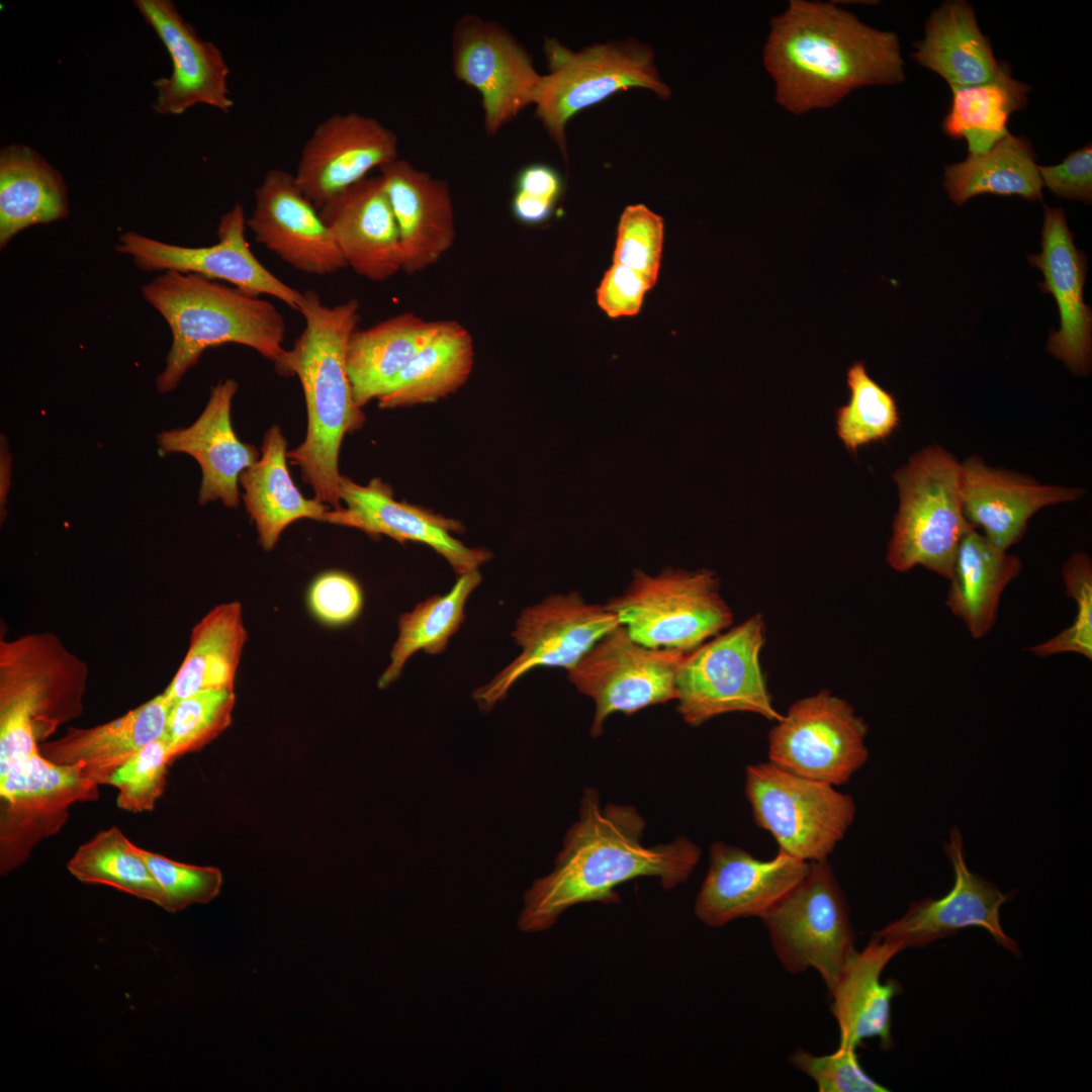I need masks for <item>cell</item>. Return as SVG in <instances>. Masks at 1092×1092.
<instances>
[{
	"instance_id": "23",
	"label": "cell",
	"mask_w": 1092,
	"mask_h": 1092,
	"mask_svg": "<svg viewBox=\"0 0 1092 1092\" xmlns=\"http://www.w3.org/2000/svg\"><path fill=\"white\" fill-rule=\"evenodd\" d=\"M1041 252L1028 256L1031 266L1043 275L1039 288L1051 293L1058 305L1061 326L1051 331L1046 350L1075 375L1091 369L1092 311L1083 297L1087 257L1079 250L1061 207L1044 206Z\"/></svg>"
},
{
	"instance_id": "18",
	"label": "cell",
	"mask_w": 1092,
	"mask_h": 1092,
	"mask_svg": "<svg viewBox=\"0 0 1092 1092\" xmlns=\"http://www.w3.org/2000/svg\"><path fill=\"white\" fill-rule=\"evenodd\" d=\"M339 495L346 507L328 510L322 522L370 536L385 535L400 543H423L443 556L459 576L478 570L492 556L486 549L467 547L451 534L462 531L459 521L396 500L390 485L378 477L361 485L342 475Z\"/></svg>"
},
{
	"instance_id": "14",
	"label": "cell",
	"mask_w": 1092,
	"mask_h": 1092,
	"mask_svg": "<svg viewBox=\"0 0 1092 1092\" xmlns=\"http://www.w3.org/2000/svg\"><path fill=\"white\" fill-rule=\"evenodd\" d=\"M619 625L605 605L588 604L577 592L552 595L525 608L512 632L520 654L488 682L475 689L473 700L480 711L489 712L530 670L561 667L567 671Z\"/></svg>"
},
{
	"instance_id": "30",
	"label": "cell",
	"mask_w": 1092,
	"mask_h": 1092,
	"mask_svg": "<svg viewBox=\"0 0 1092 1092\" xmlns=\"http://www.w3.org/2000/svg\"><path fill=\"white\" fill-rule=\"evenodd\" d=\"M914 48L911 57L943 78L949 88L993 81L1005 65L995 59L972 5L964 0L945 1L933 10L924 37Z\"/></svg>"
},
{
	"instance_id": "31",
	"label": "cell",
	"mask_w": 1092,
	"mask_h": 1092,
	"mask_svg": "<svg viewBox=\"0 0 1092 1092\" xmlns=\"http://www.w3.org/2000/svg\"><path fill=\"white\" fill-rule=\"evenodd\" d=\"M286 447L281 429L272 426L263 437L259 459L239 478L247 513L266 551L273 550L284 529L294 521H321L330 510L315 497H304L294 484L286 462Z\"/></svg>"
},
{
	"instance_id": "42",
	"label": "cell",
	"mask_w": 1092,
	"mask_h": 1092,
	"mask_svg": "<svg viewBox=\"0 0 1092 1092\" xmlns=\"http://www.w3.org/2000/svg\"><path fill=\"white\" fill-rule=\"evenodd\" d=\"M236 697L230 690H205L173 703L165 736L170 759L195 752L232 723Z\"/></svg>"
},
{
	"instance_id": "50",
	"label": "cell",
	"mask_w": 1092,
	"mask_h": 1092,
	"mask_svg": "<svg viewBox=\"0 0 1092 1092\" xmlns=\"http://www.w3.org/2000/svg\"><path fill=\"white\" fill-rule=\"evenodd\" d=\"M1042 187L1061 198L1092 201V147L1086 145L1054 166H1037Z\"/></svg>"
},
{
	"instance_id": "44",
	"label": "cell",
	"mask_w": 1092,
	"mask_h": 1092,
	"mask_svg": "<svg viewBox=\"0 0 1092 1092\" xmlns=\"http://www.w3.org/2000/svg\"><path fill=\"white\" fill-rule=\"evenodd\" d=\"M1067 594L1074 599L1077 613L1070 627L1055 637L1032 646L1040 657L1075 652L1092 658V563L1085 552L1074 553L1063 566Z\"/></svg>"
},
{
	"instance_id": "41",
	"label": "cell",
	"mask_w": 1092,
	"mask_h": 1092,
	"mask_svg": "<svg viewBox=\"0 0 1092 1092\" xmlns=\"http://www.w3.org/2000/svg\"><path fill=\"white\" fill-rule=\"evenodd\" d=\"M849 400L836 412L838 437L851 453L872 442L884 441L898 428L895 396L876 382L863 362H855L846 374Z\"/></svg>"
},
{
	"instance_id": "9",
	"label": "cell",
	"mask_w": 1092,
	"mask_h": 1092,
	"mask_svg": "<svg viewBox=\"0 0 1092 1092\" xmlns=\"http://www.w3.org/2000/svg\"><path fill=\"white\" fill-rule=\"evenodd\" d=\"M764 622L755 615L685 654L676 675V710L697 727L728 713L750 712L778 721L760 665Z\"/></svg>"
},
{
	"instance_id": "15",
	"label": "cell",
	"mask_w": 1092,
	"mask_h": 1092,
	"mask_svg": "<svg viewBox=\"0 0 1092 1092\" xmlns=\"http://www.w3.org/2000/svg\"><path fill=\"white\" fill-rule=\"evenodd\" d=\"M246 222L244 206L237 202L221 215L218 242L212 246H178L130 231L119 236L115 250L143 271L198 274L256 295L274 296L299 311L303 292L284 283L256 258L245 237Z\"/></svg>"
},
{
	"instance_id": "4",
	"label": "cell",
	"mask_w": 1092,
	"mask_h": 1092,
	"mask_svg": "<svg viewBox=\"0 0 1092 1092\" xmlns=\"http://www.w3.org/2000/svg\"><path fill=\"white\" fill-rule=\"evenodd\" d=\"M172 333L166 367L156 380L161 393L173 390L206 349L228 343L256 350L280 374L285 321L270 301L233 285L193 273L165 271L142 286Z\"/></svg>"
},
{
	"instance_id": "10",
	"label": "cell",
	"mask_w": 1092,
	"mask_h": 1092,
	"mask_svg": "<svg viewBox=\"0 0 1092 1092\" xmlns=\"http://www.w3.org/2000/svg\"><path fill=\"white\" fill-rule=\"evenodd\" d=\"M760 920L782 967L792 975L813 969L828 990L856 950L848 905L827 860L810 862L804 879Z\"/></svg>"
},
{
	"instance_id": "12",
	"label": "cell",
	"mask_w": 1092,
	"mask_h": 1092,
	"mask_svg": "<svg viewBox=\"0 0 1092 1092\" xmlns=\"http://www.w3.org/2000/svg\"><path fill=\"white\" fill-rule=\"evenodd\" d=\"M684 656L675 650L646 647L621 625L604 635L567 670L568 680L595 703L590 735L600 737L612 714L630 716L675 701Z\"/></svg>"
},
{
	"instance_id": "45",
	"label": "cell",
	"mask_w": 1092,
	"mask_h": 1092,
	"mask_svg": "<svg viewBox=\"0 0 1092 1092\" xmlns=\"http://www.w3.org/2000/svg\"><path fill=\"white\" fill-rule=\"evenodd\" d=\"M664 236L661 216L644 204L627 206L617 230L614 262L641 274L652 286L656 283Z\"/></svg>"
},
{
	"instance_id": "21",
	"label": "cell",
	"mask_w": 1092,
	"mask_h": 1092,
	"mask_svg": "<svg viewBox=\"0 0 1092 1092\" xmlns=\"http://www.w3.org/2000/svg\"><path fill=\"white\" fill-rule=\"evenodd\" d=\"M709 855V870L694 904L695 915L709 927L760 918L804 879L810 866L781 849L762 860L722 841L711 844Z\"/></svg>"
},
{
	"instance_id": "39",
	"label": "cell",
	"mask_w": 1092,
	"mask_h": 1092,
	"mask_svg": "<svg viewBox=\"0 0 1092 1092\" xmlns=\"http://www.w3.org/2000/svg\"><path fill=\"white\" fill-rule=\"evenodd\" d=\"M478 570L460 575L445 595H435L418 604L398 619V635L391 648L389 663L378 678L384 689L395 681L406 661L417 652L438 655L464 621L465 604L480 584Z\"/></svg>"
},
{
	"instance_id": "8",
	"label": "cell",
	"mask_w": 1092,
	"mask_h": 1092,
	"mask_svg": "<svg viewBox=\"0 0 1092 1092\" xmlns=\"http://www.w3.org/2000/svg\"><path fill=\"white\" fill-rule=\"evenodd\" d=\"M543 49L549 73L541 77L536 116L564 157L566 126L579 111L633 87L651 90L662 99L671 94L660 78L651 48L634 39L571 51L558 39L546 37Z\"/></svg>"
},
{
	"instance_id": "43",
	"label": "cell",
	"mask_w": 1092,
	"mask_h": 1092,
	"mask_svg": "<svg viewBox=\"0 0 1092 1092\" xmlns=\"http://www.w3.org/2000/svg\"><path fill=\"white\" fill-rule=\"evenodd\" d=\"M171 762L164 735L121 765L106 783L118 790V808L133 813L153 811L165 790L167 767Z\"/></svg>"
},
{
	"instance_id": "28",
	"label": "cell",
	"mask_w": 1092,
	"mask_h": 1092,
	"mask_svg": "<svg viewBox=\"0 0 1092 1092\" xmlns=\"http://www.w3.org/2000/svg\"><path fill=\"white\" fill-rule=\"evenodd\" d=\"M904 950L894 941L873 935L868 945L855 950L828 990L830 1010L839 1028V1044L856 1049L866 1038L877 1037L884 1050L893 1046L891 1003L901 993L898 981L882 982L889 962Z\"/></svg>"
},
{
	"instance_id": "25",
	"label": "cell",
	"mask_w": 1092,
	"mask_h": 1092,
	"mask_svg": "<svg viewBox=\"0 0 1092 1092\" xmlns=\"http://www.w3.org/2000/svg\"><path fill=\"white\" fill-rule=\"evenodd\" d=\"M237 390L234 379L220 381L212 387L205 408L190 427L157 435L161 452L186 453L200 465V505L219 499L229 508H237L240 475L260 457L257 448L240 441L233 429L231 408Z\"/></svg>"
},
{
	"instance_id": "33",
	"label": "cell",
	"mask_w": 1092,
	"mask_h": 1092,
	"mask_svg": "<svg viewBox=\"0 0 1092 1092\" xmlns=\"http://www.w3.org/2000/svg\"><path fill=\"white\" fill-rule=\"evenodd\" d=\"M1021 569L1017 556L994 547L976 528L962 539L945 604L974 638L992 629L1001 595Z\"/></svg>"
},
{
	"instance_id": "26",
	"label": "cell",
	"mask_w": 1092,
	"mask_h": 1092,
	"mask_svg": "<svg viewBox=\"0 0 1092 1092\" xmlns=\"http://www.w3.org/2000/svg\"><path fill=\"white\" fill-rule=\"evenodd\" d=\"M318 211L358 275L379 282L402 270L399 232L380 175L362 179Z\"/></svg>"
},
{
	"instance_id": "37",
	"label": "cell",
	"mask_w": 1092,
	"mask_h": 1092,
	"mask_svg": "<svg viewBox=\"0 0 1092 1092\" xmlns=\"http://www.w3.org/2000/svg\"><path fill=\"white\" fill-rule=\"evenodd\" d=\"M1035 158L1025 136L1008 133L987 152L969 154L964 161L945 166L942 185L959 206L980 194L1041 201L1042 183Z\"/></svg>"
},
{
	"instance_id": "24",
	"label": "cell",
	"mask_w": 1092,
	"mask_h": 1092,
	"mask_svg": "<svg viewBox=\"0 0 1092 1092\" xmlns=\"http://www.w3.org/2000/svg\"><path fill=\"white\" fill-rule=\"evenodd\" d=\"M962 464L961 495L966 519L985 538L1007 551L1023 536L1028 520L1041 508L1078 499L1084 490L1041 484L1031 477L987 465L978 456Z\"/></svg>"
},
{
	"instance_id": "46",
	"label": "cell",
	"mask_w": 1092,
	"mask_h": 1092,
	"mask_svg": "<svg viewBox=\"0 0 1092 1092\" xmlns=\"http://www.w3.org/2000/svg\"><path fill=\"white\" fill-rule=\"evenodd\" d=\"M136 849L165 894L166 911L175 913L192 904H205L219 894L222 874L217 868L186 864Z\"/></svg>"
},
{
	"instance_id": "36",
	"label": "cell",
	"mask_w": 1092,
	"mask_h": 1092,
	"mask_svg": "<svg viewBox=\"0 0 1092 1092\" xmlns=\"http://www.w3.org/2000/svg\"><path fill=\"white\" fill-rule=\"evenodd\" d=\"M473 361L468 331L454 321L436 322L429 340L378 398V405L394 408L436 401L466 382Z\"/></svg>"
},
{
	"instance_id": "51",
	"label": "cell",
	"mask_w": 1092,
	"mask_h": 1092,
	"mask_svg": "<svg viewBox=\"0 0 1092 1092\" xmlns=\"http://www.w3.org/2000/svg\"><path fill=\"white\" fill-rule=\"evenodd\" d=\"M560 174L546 164H531L523 168L516 179V192L556 204L562 192Z\"/></svg>"
},
{
	"instance_id": "27",
	"label": "cell",
	"mask_w": 1092,
	"mask_h": 1092,
	"mask_svg": "<svg viewBox=\"0 0 1092 1092\" xmlns=\"http://www.w3.org/2000/svg\"><path fill=\"white\" fill-rule=\"evenodd\" d=\"M379 170L399 232L402 270L420 272L436 263L454 242L448 185L400 159Z\"/></svg>"
},
{
	"instance_id": "3",
	"label": "cell",
	"mask_w": 1092,
	"mask_h": 1092,
	"mask_svg": "<svg viewBox=\"0 0 1092 1092\" xmlns=\"http://www.w3.org/2000/svg\"><path fill=\"white\" fill-rule=\"evenodd\" d=\"M299 312L305 326L280 374L296 375L301 383L307 432L287 458L299 466L317 500L340 509V447L343 438L365 422L346 366L348 343L360 320L359 302L352 298L329 306L315 291L305 290Z\"/></svg>"
},
{
	"instance_id": "47",
	"label": "cell",
	"mask_w": 1092,
	"mask_h": 1092,
	"mask_svg": "<svg viewBox=\"0 0 1092 1092\" xmlns=\"http://www.w3.org/2000/svg\"><path fill=\"white\" fill-rule=\"evenodd\" d=\"M855 1051L851 1046L838 1045L832 1054L816 1056L798 1049L790 1056L789 1063L810 1077L820 1092L888 1091L867 1075Z\"/></svg>"
},
{
	"instance_id": "29",
	"label": "cell",
	"mask_w": 1092,
	"mask_h": 1092,
	"mask_svg": "<svg viewBox=\"0 0 1092 1092\" xmlns=\"http://www.w3.org/2000/svg\"><path fill=\"white\" fill-rule=\"evenodd\" d=\"M162 693L126 714L90 727H70L58 739L39 744L43 757L59 765L80 764L99 785L152 741L163 737L172 707Z\"/></svg>"
},
{
	"instance_id": "6",
	"label": "cell",
	"mask_w": 1092,
	"mask_h": 1092,
	"mask_svg": "<svg viewBox=\"0 0 1092 1092\" xmlns=\"http://www.w3.org/2000/svg\"><path fill=\"white\" fill-rule=\"evenodd\" d=\"M899 510L887 560L897 571L921 565L949 579L962 539L973 529L961 495L962 464L938 445L916 452L896 470Z\"/></svg>"
},
{
	"instance_id": "40",
	"label": "cell",
	"mask_w": 1092,
	"mask_h": 1092,
	"mask_svg": "<svg viewBox=\"0 0 1092 1092\" xmlns=\"http://www.w3.org/2000/svg\"><path fill=\"white\" fill-rule=\"evenodd\" d=\"M67 868L82 883L113 887L166 908L165 894L146 860L117 827L81 845Z\"/></svg>"
},
{
	"instance_id": "13",
	"label": "cell",
	"mask_w": 1092,
	"mask_h": 1092,
	"mask_svg": "<svg viewBox=\"0 0 1092 1092\" xmlns=\"http://www.w3.org/2000/svg\"><path fill=\"white\" fill-rule=\"evenodd\" d=\"M868 727L845 700L823 690L795 702L768 734V758L795 775L846 784L868 761Z\"/></svg>"
},
{
	"instance_id": "19",
	"label": "cell",
	"mask_w": 1092,
	"mask_h": 1092,
	"mask_svg": "<svg viewBox=\"0 0 1092 1092\" xmlns=\"http://www.w3.org/2000/svg\"><path fill=\"white\" fill-rule=\"evenodd\" d=\"M397 145L396 134L374 117L336 113L315 126L293 175L320 210L372 169L398 159Z\"/></svg>"
},
{
	"instance_id": "32",
	"label": "cell",
	"mask_w": 1092,
	"mask_h": 1092,
	"mask_svg": "<svg viewBox=\"0 0 1092 1092\" xmlns=\"http://www.w3.org/2000/svg\"><path fill=\"white\" fill-rule=\"evenodd\" d=\"M69 214L65 181L31 148L9 145L0 153V248L20 232Z\"/></svg>"
},
{
	"instance_id": "34",
	"label": "cell",
	"mask_w": 1092,
	"mask_h": 1092,
	"mask_svg": "<svg viewBox=\"0 0 1092 1092\" xmlns=\"http://www.w3.org/2000/svg\"><path fill=\"white\" fill-rule=\"evenodd\" d=\"M436 322L413 312L356 330L348 343L346 366L357 404L383 395L433 334Z\"/></svg>"
},
{
	"instance_id": "5",
	"label": "cell",
	"mask_w": 1092,
	"mask_h": 1092,
	"mask_svg": "<svg viewBox=\"0 0 1092 1092\" xmlns=\"http://www.w3.org/2000/svg\"><path fill=\"white\" fill-rule=\"evenodd\" d=\"M88 666L50 632L0 640V749L36 748L79 717Z\"/></svg>"
},
{
	"instance_id": "17",
	"label": "cell",
	"mask_w": 1092,
	"mask_h": 1092,
	"mask_svg": "<svg viewBox=\"0 0 1092 1092\" xmlns=\"http://www.w3.org/2000/svg\"><path fill=\"white\" fill-rule=\"evenodd\" d=\"M943 846L953 868L952 888L941 898L910 903L902 917L874 935L894 941L905 950L925 946L965 928L980 927L999 945L1019 956L1017 942L1004 932L1000 922V908L1014 894L1003 893L995 884L970 871L958 827L950 829Z\"/></svg>"
},
{
	"instance_id": "7",
	"label": "cell",
	"mask_w": 1092,
	"mask_h": 1092,
	"mask_svg": "<svg viewBox=\"0 0 1092 1092\" xmlns=\"http://www.w3.org/2000/svg\"><path fill=\"white\" fill-rule=\"evenodd\" d=\"M605 606L636 642L685 654L733 622L719 579L707 569L666 567L655 575L637 569L623 594Z\"/></svg>"
},
{
	"instance_id": "11",
	"label": "cell",
	"mask_w": 1092,
	"mask_h": 1092,
	"mask_svg": "<svg viewBox=\"0 0 1092 1092\" xmlns=\"http://www.w3.org/2000/svg\"><path fill=\"white\" fill-rule=\"evenodd\" d=\"M744 791L756 825L779 849L808 862L827 860L855 817L850 795L770 761L747 765Z\"/></svg>"
},
{
	"instance_id": "38",
	"label": "cell",
	"mask_w": 1092,
	"mask_h": 1092,
	"mask_svg": "<svg viewBox=\"0 0 1092 1092\" xmlns=\"http://www.w3.org/2000/svg\"><path fill=\"white\" fill-rule=\"evenodd\" d=\"M950 89L951 102L942 129L952 139L965 140L969 154L987 152L1009 133V117L1024 109L1030 91L1027 84L1012 77L1006 62L993 81Z\"/></svg>"
},
{
	"instance_id": "20",
	"label": "cell",
	"mask_w": 1092,
	"mask_h": 1092,
	"mask_svg": "<svg viewBox=\"0 0 1092 1092\" xmlns=\"http://www.w3.org/2000/svg\"><path fill=\"white\" fill-rule=\"evenodd\" d=\"M246 224L259 244L301 273L325 276L347 267L318 209L284 170L264 175Z\"/></svg>"
},
{
	"instance_id": "35",
	"label": "cell",
	"mask_w": 1092,
	"mask_h": 1092,
	"mask_svg": "<svg viewBox=\"0 0 1092 1092\" xmlns=\"http://www.w3.org/2000/svg\"><path fill=\"white\" fill-rule=\"evenodd\" d=\"M247 638L239 602L213 607L192 628L186 655L163 694L174 703L205 690L234 691Z\"/></svg>"
},
{
	"instance_id": "16",
	"label": "cell",
	"mask_w": 1092,
	"mask_h": 1092,
	"mask_svg": "<svg viewBox=\"0 0 1092 1092\" xmlns=\"http://www.w3.org/2000/svg\"><path fill=\"white\" fill-rule=\"evenodd\" d=\"M452 65L457 79L480 94L488 134L535 103L542 75L526 50L494 21L475 15L457 21Z\"/></svg>"
},
{
	"instance_id": "1",
	"label": "cell",
	"mask_w": 1092,
	"mask_h": 1092,
	"mask_svg": "<svg viewBox=\"0 0 1092 1092\" xmlns=\"http://www.w3.org/2000/svg\"><path fill=\"white\" fill-rule=\"evenodd\" d=\"M645 827L635 807L602 806L599 792L584 788L579 817L565 834L554 869L536 879L524 894L519 929L547 930L577 904L620 903L616 888L630 880L655 877L666 890L688 881L700 861L701 848L684 836L644 845Z\"/></svg>"
},
{
	"instance_id": "2",
	"label": "cell",
	"mask_w": 1092,
	"mask_h": 1092,
	"mask_svg": "<svg viewBox=\"0 0 1092 1092\" xmlns=\"http://www.w3.org/2000/svg\"><path fill=\"white\" fill-rule=\"evenodd\" d=\"M762 59L776 101L796 115L832 107L855 89L905 79L896 33L827 2L790 1L770 20Z\"/></svg>"
},
{
	"instance_id": "52",
	"label": "cell",
	"mask_w": 1092,
	"mask_h": 1092,
	"mask_svg": "<svg viewBox=\"0 0 1092 1092\" xmlns=\"http://www.w3.org/2000/svg\"><path fill=\"white\" fill-rule=\"evenodd\" d=\"M555 204L552 202L532 198L520 192H515L512 200V211L515 217L526 224H539L546 221L552 214Z\"/></svg>"
},
{
	"instance_id": "48",
	"label": "cell",
	"mask_w": 1092,
	"mask_h": 1092,
	"mask_svg": "<svg viewBox=\"0 0 1092 1092\" xmlns=\"http://www.w3.org/2000/svg\"><path fill=\"white\" fill-rule=\"evenodd\" d=\"M307 602L313 616L324 624L341 626L355 620L362 610L363 595L350 575L330 571L311 583Z\"/></svg>"
},
{
	"instance_id": "49",
	"label": "cell",
	"mask_w": 1092,
	"mask_h": 1092,
	"mask_svg": "<svg viewBox=\"0 0 1092 1092\" xmlns=\"http://www.w3.org/2000/svg\"><path fill=\"white\" fill-rule=\"evenodd\" d=\"M653 286L638 272L614 262L597 289L599 306L612 318L639 312L645 293Z\"/></svg>"
},
{
	"instance_id": "22",
	"label": "cell",
	"mask_w": 1092,
	"mask_h": 1092,
	"mask_svg": "<svg viewBox=\"0 0 1092 1092\" xmlns=\"http://www.w3.org/2000/svg\"><path fill=\"white\" fill-rule=\"evenodd\" d=\"M133 5L156 31L173 64L170 77L153 82L157 90L153 109L179 115L205 104L230 112L234 107L228 88L230 68L217 46L203 39L170 0H134Z\"/></svg>"
}]
</instances>
